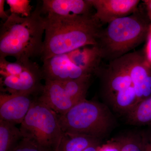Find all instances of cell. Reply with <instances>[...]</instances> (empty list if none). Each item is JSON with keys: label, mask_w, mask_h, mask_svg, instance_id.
<instances>
[{"label": "cell", "mask_w": 151, "mask_h": 151, "mask_svg": "<svg viewBox=\"0 0 151 151\" xmlns=\"http://www.w3.org/2000/svg\"><path fill=\"white\" fill-rule=\"evenodd\" d=\"M38 2L29 17L11 14L0 29V59L13 57L17 60L41 56L45 31V17Z\"/></svg>", "instance_id": "2"}, {"label": "cell", "mask_w": 151, "mask_h": 151, "mask_svg": "<svg viewBox=\"0 0 151 151\" xmlns=\"http://www.w3.org/2000/svg\"><path fill=\"white\" fill-rule=\"evenodd\" d=\"M121 145L120 138L112 139L105 144H101L98 151H120Z\"/></svg>", "instance_id": "19"}, {"label": "cell", "mask_w": 151, "mask_h": 151, "mask_svg": "<svg viewBox=\"0 0 151 151\" xmlns=\"http://www.w3.org/2000/svg\"><path fill=\"white\" fill-rule=\"evenodd\" d=\"M143 1L147 11V17L151 23V0H144Z\"/></svg>", "instance_id": "22"}, {"label": "cell", "mask_w": 151, "mask_h": 151, "mask_svg": "<svg viewBox=\"0 0 151 151\" xmlns=\"http://www.w3.org/2000/svg\"><path fill=\"white\" fill-rule=\"evenodd\" d=\"M144 151H151V138L148 140H145Z\"/></svg>", "instance_id": "23"}, {"label": "cell", "mask_w": 151, "mask_h": 151, "mask_svg": "<svg viewBox=\"0 0 151 151\" xmlns=\"http://www.w3.org/2000/svg\"><path fill=\"white\" fill-rule=\"evenodd\" d=\"M101 76L102 91L114 110L128 114L138 100L129 74L122 58L110 61L98 71Z\"/></svg>", "instance_id": "6"}, {"label": "cell", "mask_w": 151, "mask_h": 151, "mask_svg": "<svg viewBox=\"0 0 151 151\" xmlns=\"http://www.w3.org/2000/svg\"><path fill=\"white\" fill-rule=\"evenodd\" d=\"M6 2L9 6L11 14L25 17H29L32 13L29 0H7Z\"/></svg>", "instance_id": "16"}, {"label": "cell", "mask_w": 151, "mask_h": 151, "mask_svg": "<svg viewBox=\"0 0 151 151\" xmlns=\"http://www.w3.org/2000/svg\"><path fill=\"white\" fill-rule=\"evenodd\" d=\"M100 139L87 135L62 132L54 151H85L90 146L100 142Z\"/></svg>", "instance_id": "13"}, {"label": "cell", "mask_w": 151, "mask_h": 151, "mask_svg": "<svg viewBox=\"0 0 151 151\" xmlns=\"http://www.w3.org/2000/svg\"><path fill=\"white\" fill-rule=\"evenodd\" d=\"M144 54L146 60L151 65V23L149 27L148 33L146 40Z\"/></svg>", "instance_id": "20"}, {"label": "cell", "mask_w": 151, "mask_h": 151, "mask_svg": "<svg viewBox=\"0 0 151 151\" xmlns=\"http://www.w3.org/2000/svg\"><path fill=\"white\" fill-rule=\"evenodd\" d=\"M127 122L134 125L151 124V95L138 103L127 114Z\"/></svg>", "instance_id": "15"}, {"label": "cell", "mask_w": 151, "mask_h": 151, "mask_svg": "<svg viewBox=\"0 0 151 151\" xmlns=\"http://www.w3.org/2000/svg\"><path fill=\"white\" fill-rule=\"evenodd\" d=\"M12 151H47L27 139L23 138Z\"/></svg>", "instance_id": "18"}, {"label": "cell", "mask_w": 151, "mask_h": 151, "mask_svg": "<svg viewBox=\"0 0 151 151\" xmlns=\"http://www.w3.org/2000/svg\"><path fill=\"white\" fill-rule=\"evenodd\" d=\"M19 128L24 138L47 151L54 150L62 133L58 114L38 97Z\"/></svg>", "instance_id": "5"}, {"label": "cell", "mask_w": 151, "mask_h": 151, "mask_svg": "<svg viewBox=\"0 0 151 151\" xmlns=\"http://www.w3.org/2000/svg\"><path fill=\"white\" fill-rule=\"evenodd\" d=\"M45 80L42 91L38 98L58 116L64 114L80 102L68 95L60 81Z\"/></svg>", "instance_id": "11"}, {"label": "cell", "mask_w": 151, "mask_h": 151, "mask_svg": "<svg viewBox=\"0 0 151 151\" xmlns=\"http://www.w3.org/2000/svg\"><path fill=\"white\" fill-rule=\"evenodd\" d=\"M43 79L41 67L30 59L11 62L0 59L1 92L38 97L43 89Z\"/></svg>", "instance_id": "7"}, {"label": "cell", "mask_w": 151, "mask_h": 151, "mask_svg": "<svg viewBox=\"0 0 151 151\" xmlns=\"http://www.w3.org/2000/svg\"><path fill=\"white\" fill-rule=\"evenodd\" d=\"M23 138L16 124L0 120V151H12Z\"/></svg>", "instance_id": "14"}, {"label": "cell", "mask_w": 151, "mask_h": 151, "mask_svg": "<svg viewBox=\"0 0 151 151\" xmlns=\"http://www.w3.org/2000/svg\"><path fill=\"white\" fill-rule=\"evenodd\" d=\"M121 58L132 80L138 104L151 95V65L140 51L130 52Z\"/></svg>", "instance_id": "8"}, {"label": "cell", "mask_w": 151, "mask_h": 151, "mask_svg": "<svg viewBox=\"0 0 151 151\" xmlns=\"http://www.w3.org/2000/svg\"><path fill=\"white\" fill-rule=\"evenodd\" d=\"M101 24L129 16L138 10L139 0H89Z\"/></svg>", "instance_id": "10"}, {"label": "cell", "mask_w": 151, "mask_h": 151, "mask_svg": "<svg viewBox=\"0 0 151 151\" xmlns=\"http://www.w3.org/2000/svg\"><path fill=\"white\" fill-rule=\"evenodd\" d=\"M5 0H0V17L4 21L7 19L9 15L7 14L4 10Z\"/></svg>", "instance_id": "21"}, {"label": "cell", "mask_w": 151, "mask_h": 151, "mask_svg": "<svg viewBox=\"0 0 151 151\" xmlns=\"http://www.w3.org/2000/svg\"><path fill=\"white\" fill-rule=\"evenodd\" d=\"M41 59L68 53L85 46L97 44L102 30L94 14L67 17L47 15Z\"/></svg>", "instance_id": "1"}, {"label": "cell", "mask_w": 151, "mask_h": 151, "mask_svg": "<svg viewBox=\"0 0 151 151\" xmlns=\"http://www.w3.org/2000/svg\"><path fill=\"white\" fill-rule=\"evenodd\" d=\"M37 97L30 94L1 92L0 120L16 125L21 124Z\"/></svg>", "instance_id": "9"}, {"label": "cell", "mask_w": 151, "mask_h": 151, "mask_svg": "<svg viewBox=\"0 0 151 151\" xmlns=\"http://www.w3.org/2000/svg\"><path fill=\"white\" fill-rule=\"evenodd\" d=\"M58 116L62 132L99 139L108 134L113 125L112 116L106 107L86 99Z\"/></svg>", "instance_id": "4"}, {"label": "cell", "mask_w": 151, "mask_h": 151, "mask_svg": "<svg viewBox=\"0 0 151 151\" xmlns=\"http://www.w3.org/2000/svg\"><path fill=\"white\" fill-rule=\"evenodd\" d=\"M151 22L139 9L115 20L100 31L96 45L103 59L111 61L129 53L146 41Z\"/></svg>", "instance_id": "3"}, {"label": "cell", "mask_w": 151, "mask_h": 151, "mask_svg": "<svg viewBox=\"0 0 151 151\" xmlns=\"http://www.w3.org/2000/svg\"><path fill=\"white\" fill-rule=\"evenodd\" d=\"M89 0H43L41 9L44 14L67 17L92 13Z\"/></svg>", "instance_id": "12"}, {"label": "cell", "mask_w": 151, "mask_h": 151, "mask_svg": "<svg viewBox=\"0 0 151 151\" xmlns=\"http://www.w3.org/2000/svg\"><path fill=\"white\" fill-rule=\"evenodd\" d=\"M120 151H144L145 140L134 135H129L120 138Z\"/></svg>", "instance_id": "17"}]
</instances>
